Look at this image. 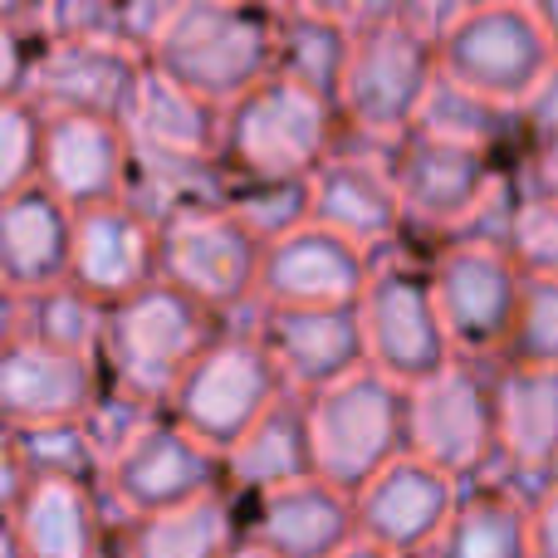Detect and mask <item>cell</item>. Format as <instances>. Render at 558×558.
I'll use <instances>...</instances> for the list:
<instances>
[{"mask_svg":"<svg viewBox=\"0 0 558 558\" xmlns=\"http://www.w3.org/2000/svg\"><path fill=\"white\" fill-rule=\"evenodd\" d=\"M235 318L216 314L196 294H186L172 279H153L147 289L108 304L104 348L98 363L104 377L123 392L143 397L153 407H172L177 387L196 367V357L231 328Z\"/></svg>","mask_w":558,"mask_h":558,"instance_id":"1","label":"cell"},{"mask_svg":"<svg viewBox=\"0 0 558 558\" xmlns=\"http://www.w3.org/2000/svg\"><path fill=\"white\" fill-rule=\"evenodd\" d=\"M338 133H343L338 104L275 69L270 78H260L251 94L226 108L221 167L231 182L314 177L333 157Z\"/></svg>","mask_w":558,"mask_h":558,"instance_id":"2","label":"cell"},{"mask_svg":"<svg viewBox=\"0 0 558 558\" xmlns=\"http://www.w3.org/2000/svg\"><path fill=\"white\" fill-rule=\"evenodd\" d=\"M279 25L284 15L251 0H192L147 59L177 84L231 108L279 69Z\"/></svg>","mask_w":558,"mask_h":558,"instance_id":"3","label":"cell"},{"mask_svg":"<svg viewBox=\"0 0 558 558\" xmlns=\"http://www.w3.org/2000/svg\"><path fill=\"white\" fill-rule=\"evenodd\" d=\"M441 78L436 39L407 20L353 25V59L338 88V118L348 137L392 147L422 123V108Z\"/></svg>","mask_w":558,"mask_h":558,"instance_id":"4","label":"cell"},{"mask_svg":"<svg viewBox=\"0 0 558 558\" xmlns=\"http://www.w3.org/2000/svg\"><path fill=\"white\" fill-rule=\"evenodd\" d=\"M318 475L357 495L377 471L412 451V387L373 363L308 397Z\"/></svg>","mask_w":558,"mask_h":558,"instance_id":"5","label":"cell"},{"mask_svg":"<svg viewBox=\"0 0 558 558\" xmlns=\"http://www.w3.org/2000/svg\"><path fill=\"white\" fill-rule=\"evenodd\" d=\"M357 314H363L367 363L407 387L426 383L451 357H461L451 333H446L422 241H402L392 251L373 255V279L357 299Z\"/></svg>","mask_w":558,"mask_h":558,"instance_id":"6","label":"cell"},{"mask_svg":"<svg viewBox=\"0 0 558 558\" xmlns=\"http://www.w3.org/2000/svg\"><path fill=\"white\" fill-rule=\"evenodd\" d=\"M289 392L284 373H279L270 343L251 318H235L186 373L177 387L167 416L182 422L192 436H202L216 451H231L255 422Z\"/></svg>","mask_w":558,"mask_h":558,"instance_id":"7","label":"cell"},{"mask_svg":"<svg viewBox=\"0 0 558 558\" xmlns=\"http://www.w3.org/2000/svg\"><path fill=\"white\" fill-rule=\"evenodd\" d=\"M495 357H451L436 377L412 387V456L461 485L500 471V402Z\"/></svg>","mask_w":558,"mask_h":558,"instance_id":"8","label":"cell"},{"mask_svg":"<svg viewBox=\"0 0 558 558\" xmlns=\"http://www.w3.org/2000/svg\"><path fill=\"white\" fill-rule=\"evenodd\" d=\"M436 54L446 78L505 108L530 104V94L558 64V49L544 35L530 0H485L436 39Z\"/></svg>","mask_w":558,"mask_h":558,"instance_id":"9","label":"cell"},{"mask_svg":"<svg viewBox=\"0 0 558 558\" xmlns=\"http://www.w3.org/2000/svg\"><path fill=\"white\" fill-rule=\"evenodd\" d=\"M510 162L514 157L485 153V147L426 133V128H412L407 137H397L387 147V167H392V182L402 192L412 241L422 245L451 241L481 211L485 196L500 186Z\"/></svg>","mask_w":558,"mask_h":558,"instance_id":"10","label":"cell"},{"mask_svg":"<svg viewBox=\"0 0 558 558\" xmlns=\"http://www.w3.org/2000/svg\"><path fill=\"white\" fill-rule=\"evenodd\" d=\"M265 241L231 211L202 206L162 226V279L182 284L226 318H251L260 308Z\"/></svg>","mask_w":558,"mask_h":558,"instance_id":"11","label":"cell"},{"mask_svg":"<svg viewBox=\"0 0 558 558\" xmlns=\"http://www.w3.org/2000/svg\"><path fill=\"white\" fill-rule=\"evenodd\" d=\"M436 304H441L446 333L461 357H495L500 363L510 338L514 308H520L524 270L505 245L485 241H441L426 245Z\"/></svg>","mask_w":558,"mask_h":558,"instance_id":"12","label":"cell"},{"mask_svg":"<svg viewBox=\"0 0 558 558\" xmlns=\"http://www.w3.org/2000/svg\"><path fill=\"white\" fill-rule=\"evenodd\" d=\"M216 490H231L226 485V451L206 446L172 416L153 422L104 471V500L118 524L177 510V505H192Z\"/></svg>","mask_w":558,"mask_h":558,"instance_id":"13","label":"cell"},{"mask_svg":"<svg viewBox=\"0 0 558 558\" xmlns=\"http://www.w3.org/2000/svg\"><path fill=\"white\" fill-rule=\"evenodd\" d=\"M314 221L333 226L338 235L357 241L373 255L412 241L407 206L392 182L383 143H363V137L338 133L333 157L314 172Z\"/></svg>","mask_w":558,"mask_h":558,"instance_id":"14","label":"cell"},{"mask_svg":"<svg viewBox=\"0 0 558 558\" xmlns=\"http://www.w3.org/2000/svg\"><path fill=\"white\" fill-rule=\"evenodd\" d=\"M456 500H461V481L407 451L353 495L357 534L397 558H426L451 524Z\"/></svg>","mask_w":558,"mask_h":558,"instance_id":"15","label":"cell"},{"mask_svg":"<svg viewBox=\"0 0 558 558\" xmlns=\"http://www.w3.org/2000/svg\"><path fill=\"white\" fill-rule=\"evenodd\" d=\"M5 534L25 558H104L118 520L104 500V485L35 475L5 495Z\"/></svg>","mask_w":558,"mask_h":558,"instance_id":"16","label":"cell"},{"mask_svg":"<svg viewBox=\"0 0 558 558\" xmlns=\"http://www.w3.org/2000/svg\"><path fill=\"white\" fill-rule=\"evenodd\" d=\"M373 279V251L338 235L333 226H299L265 245L260 304L270 308H338L357 304Z\"/></svg>","mask_w":558,"mask_h":558,"instance_id":"17","label":"cell"},{"mask_svg":"<svg viewBox=\"0 0 558 558\" xmlns=\"http://www.w3.org/2000/svg\"><path fill=\"white\" fill-rule=\"evenodd\" d=\"M143 74L147 54L123 39H49L25 94L49 113H104L123 123Z\"/></svg>","mask_w":558,"mask_h":558,"instance_id":"18","label":"cell"},{"mask_svg":"<svg viewBox=\"0 0 558 558\" xmlns=\"http://www.w3.org/2000/svg\"><path fill=\"white\" fill-rule=\"evenodd\" d=\"M108 377L98 353H69V348L5 338L0 353V412L5 426H54L84 422L104 397Z\"/></svg>","mask_w":558,"mask_h":558,"instance_id":"19","label":"cell"},{"mask_svg":"<svg viewBox=\"0 0 558 558\" xmlns=\"http://www.w3.org/2000/svg\"><path fill=\"white\" fill-rule=\"evenodd\" d=\"M260 338L270 343L279 373H284L289 392H324V387L353 377L367 367V338L357 304L338 308H270L260 304L251 314Z\"/></svg>","mask_w":558,"mask_h":558,"instance_id":"20","label":"cell"},{"mask_svg":"<svg viewBox=\"0 0 558 558\" xmlns=\"http://www.w3.org/2000/svg\"><path fill=\"white\" fill-rule=\"evenodd\" d=\"M162 279V226L123 202L84 206L78 211V235H74V284L88 289L104 304L147 289Z\"/></svg>","mask_w":558,"mask_h":558,"instance_id":"21","label":"cell"},{"mask_svg":"<svg viewBox=\"0 0 558 558\" xmlns=\"http://www.w3.org/2000/svg\"><path fill=\"white\" fill-rule=\"evenodd\" d=\"M137 147L128 123L104 113H49L45 177L39 182L59 192L74 211L104 202H123L133 186Z\"/></svg>","mask_w":558,"mask_h":558,"instance_id":"22","label":"cell"},{"mask_svg":"<svg viewBox=\"0 0 558 558\" xmlns=\"http://www.w3.org/2000/svg\"><path fill=\"white\" fill-rule=\"evenodd\" d=\"M245 539L275 558H333L357 539V505L343 485L308 475L245 500Z\"/></svg>","mask_w":558,"mask_h":558,"instance_id":"23","label":"cell"},{"mask_svg":"<svg viewBox=\"0 0 558 558\" xmlns=\"http://www.w3.org/2000/svg\"><path fill=\"white\" fill-rule=\"evenodd\" d=\"M78 211L45 182L0 196V284L5 294H35L74 279Z\"/></svg>","mask_w":558,"mask_h":558,"instance_id":"24","label":"cell"},{"mask_svg":"<svg viewBox=\"0 0 558 558\" xmlns=\"http://www.w3.org/2000/svg\"><path fill=\"white\" fill-rule=\"evenodd\" d=\"M500 402V471L520 490H544L558 481V367H514L495 373Z\"/></svg>","mask_w":558,"mask_h":558,"instance_id":"25","label":"cell"},{"mask_svg":"<svg viewBox=\"0 0 558 558\" xmlns=\"http://www.w3.org/2000/svg\"><path fill=\"white\" fill-rule=\"evenodd\" d=\"M308 475H318L308 397L284 392L270 412L226 451V485H231L241 500H255V495L308 481Z\"/></svg>","mask_w":558,"mask_h":558,"instance_id":"26","label":"cell"},{"mask_svg":"<svg viewBox=\"0 0 558 558\" xmlns=\"http://www.w3.org/2000/svg\"><path fill=\"white\" fill-rule=\"evenodd\" d=\"M128 133H133L137 153H162V157H221L226 133V108L202 98L196 88L177 84L172 74L147 59L143 88H137L133 108H128Z\"/></svg>","mask_w":558,"mask_h":558,"instance_id":"27","label":"cell"},{"mask_svg":"<svg viewBox=\"0 0 558 558\" xmlns=\"http://www.w3.org/2000/svg\"><path fill=\"white\" fill-rule=\"evenodd\" d=\"M426 558H534L530 490H520L510 475H481L461 485L451 524Z\"/></svg>","mask_w":558,"mask_h":558,"instance_id":"28","label":"cell"},{"mask_svg":"<svg viewBox=\"0 0 558 558\" xmlns=\"http://www.w3.org/2000/svg\"><path fill=\"white\" fill-rule=\"evenodd\" d=\"M118 530L128 558H226L245 539V500L235 490H216Z\"/></svg>","mask_w":558,"mask_h":558,"instance_id":"29","label":"cell"},{"mask_svg":"<svg viewBox=\"0 0 558 558\" xmlns=\"http://www.w3.org/2000/svg\"><path fill=\"white\" fill-rule=\"evenodd\" d=\"M108 304L78 289L74 279L54 289H35V294H5V338H25V343L69 348V353H98L104 348Z\"/></svg>","mask_w":558,"mask_h":558,"instance_id":"30","label":"cell"},{"mask_svg":"<svg viewBox=\"0 0 558 558\" xmlns=\"http://www.w3.org/2000/svg\"><path fill=\"white\" fill-rule=\"evenodd\" d=\"M231 192L221 157H162V153H137L133 162V186L128 202L143 206L157 226L177 221L202 206H221Z\"/></svg>","mask_w":558,"mask_h":558,"instance_id":"31","label":"cell"},{"mask_svg":"<svg viewBox=\"0 0 558 558\" xmlns=\"http://www.w3.org/2000/svg\"><path fill=\"white\" fill-rule=\"evenodd\" d=\"M104 471L108 461L84 422L5 426V495L35 475H69V481L104 485Z\"/></svg>","mask_w":558,"mask_h":558,"instance_id":"32","label":"cell"},{"mask_svg":"<svg viewBox=\"0 0 558 558\" xmlns=\"http://www.w3.org/2000/svg\"><path fill=\"white\" fill-rule=\"evenodd\" d=\"M348 59H353V20L314 15V10H289L279 25V74L299 78L304 88L338 104Z\"/></svg>","mask_w":558,"mask_h":558,"instance_id":"33","label":"cell"},{"mask_svg":"<svg viewBox=\"0 0 558 558\" xmlns=\"http://www.w3.org/2000/svg\"><path fill=\"white\" fill-rule=\"evenodd\" d=\"M416 128L456 137V143L485 147V153H500V157H520V147H524L520 108H505L485 94H471V88H461L446 74L436 78V88H432V98H426L422 123Z\"/></svg>","mask_w":558,"mask_h":558,"instance_id":"34","label":"cell"},{"mask_svg":"<svg viewBox=\"0 0 558 558\" xmlns=\"http://www.w3.org/2000/svg\"><path fill=\"white\" fill-rule=\"evenodd\" d=\"M226 206L260 235L265 245L314 221V177H284V182H231Z\"/></svg>","mask_w":558,"mask_h":558,"instance_id":"35","label":"cell"},{"mask_svg":"<svg viewBox=\"0 0 558 558\" xmlns=\"http://www.w3.org/2000/svg\"><path fill=\"white\" fill-rule=\"evenodd\" d=\"M500 363L558 367V275H524L520 308H514Z\"/></svg>","mask_w":558,"mask_h":558,"instance_id":"36","label":"cell"},{"mask_svg":"<svg viewBox=\"0 0 558 558\" xmlns=\"http://www.w3.org/2000/svg\"><path fill=\"white\" fill-rule=\"evenodd\" d=\"M45 143H49V108L29 94L5 98L0 108V196L25 192L45 177Z\"/></svg>","mask_w":558,"mask_h":558,"instance_id":"37","label":"cell"},{"mask_svg":"<svg viewBox=\"0 0 558 558\" xmlns=\"http://www.w3.org/2000/svg\"><path fill=\"white\" fill-rule=\"evenodd\" d=\"M520 128H524V147L514 157V167H520L524 186L558 192V64L530 94V104L520 108Z\"/></svg>","mask_w":558,"mask_h":558,"instance_id":"38","label":"cell"},{"mask_svg":"<svg viewBox=\"0 0 558 558\" xmlns=\"http://www.w3.org/2000/svg\"><path fill=\"white\" fill-rule=\"evenodd\" d=\"M510 255L524 275H558V192L524 186L520 216H514Z\"/></svg>","mask_w":558,"mask_h":558,"instance_id":"39","label":"cell"},{"mask_svg":"<svg viewBox=\"0 0 558 558\" xmlns=\"http://www.w3.org/2000/svg\"><path fill=\"white\" fill-rule=\"evenodd\" d=\"M162 416H167V407H153V402H143V397L108 383L104 397L94 402V412L84 416V426H88V436H94V446L104 451V461H113L123 446H133L137 436L153 422H162Z\"/></svg>","mask_w":558,"mask_h":558,"instance_id":"40","label":"cell"},{"mask_svg":"<svg viewBox=\"0 0 558 558\" xmlns=\"http://www.w3.org/2000/svg\"><path fill=\"white\" fill-rule=\"evenodd\" d=\"M35 25L49 39H118V0H45Z\"/></svg>","mask_w":558,"mask_h":558,"instance_id":"41","label":"cell"},{"mask_svg":"<svg viewBox=\"0 0 558 558\" xmlns=\"http://www.w3.org/2000/svg\"><path fill=\"white\" fill-rule=\"evenodd\" d=\"M186 5L192 0H118V39L153 54V45L177 25Z\"/></svg>","mask_w":558,"mask_h":558,"instance_id":"42","label":"cell"},{"mask_svg":"<svg viewBox=\"0 0 558 558\" xmlns=\"http://www.w3.org/2000/svg\"><path fill=\"white\" fill-rule=\"evenodd\" d=\"M485 0H402V20L416 25L422 35L441 39L451 25H461L471 10H481Z\"/></svg>","mask_w":558,"mask_h":558,"instance_id":"43","label":"cell"},{"mask_svg":"<svg viewBox=\"0 0 558 558\" xmlns=\"http://www.w3.org/2000/svg\"><path fill=\"white\" fill-rule=\"evenodd\" d=\"M534 510V558H558V481L530 495Z\"/></svg>","mask_w":558,"mask_h":558,"instance_id":"44","label":"cell"},{"mask_svg":"<svg viewBox=\"0 0 558 558\" xmlns=\"http://www.w3.org/2000/svg\"><path fill=\"white\" fill-rule=\"evenodd\" d=\"M363 0H294V10H314V15H333V20H353Z\"/></svg>","mask_w":558,"mask_h":558,"instance_id":"45","label":"cell"},{"mask_svg":"<svg viewBox=\"0 0 558 558\" xmlns=\"http://www.w3.org/2000/svg\"><path fill=\"white\" fill-rule=\"evenodd\" d=\"M333 558H397L392 549H383V544H373V539H363V534H357L353 544H348V549H338Z\"/></svg>","mask_w":558,"mask_h":558,"instance_id":"46","label":"cell"},{"mask_svg":"<svg viewBox=\"0 0 558 558\" xmlns=\"http://www.w3.org/2000/svg\"><path fill=\"white\" fill-rule=\"evenodd\" d=\"M530 5H534V15H539L544 35H549L554 49H558V0H530Z\"/></svg>","mask_w":558,"mask_h":558,"instance_id":"47","label":"cell"},{"mask_svg":"<svg viewBox=\"0 0 558 558\" xmlns=\"http://www.w3.org/2000/svg\"><path fill=\"white\" fill-rule=\"evenodd\" d=\"M0 5H5V20H35V10L45 0H0Z\"/></svg>","mask_w":558,"mask_h":558,"instance_id":"48","label":"cell"},{"mask_svg":"<svg viewBox=\"0 0 558 558\" xmlns=\"http://www.w3.org/2000/svg\"><path fill=\"white\" fill-rule=\"evenodd\" d=\"M226 558H275V554H270V549H260L255 539H241V544H235V549L226 554Z\"/></svg>","mask_w":558,"mask_h":558,"instance_id":"49","label":"cell"},{"mask_svg":"<svg viewBox=\"0 0 558 558\" xmlns=\"http://www.w3.org/2000/svg\"><path fill=\"white\" fill-rule=\"evenodd\" d=\"M251 5H260V10H275V15H289V10H294V0H251Z\"/></svg>","mask_w":558,"mask_h":558,"instance_id":"50","label":"cell"},{"mask_svg":"<svg viewBox=\"0 0 558 558\" xmlns=\"http://www.w3.org/2000/svg\"><path fill=\"white\" fill-rule=\"evenodd\" d=\"M104 558H128V549H123V530L113 534V544H108V554Z\"/></svg>","mask_w":558,"mask_h":558,"instance_id":"51","label":"cell"}]
</instances>
